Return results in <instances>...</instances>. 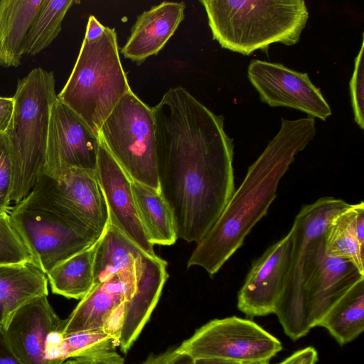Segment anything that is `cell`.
<instances>
[{
    "label": "cell",
    "instance_id": "31",
    "mask_svg": "<svg viewBox=\"0 0 364 364\" xmlns=\"http://www.w3.org/2000/svg\"><path fill=\"white\" fill-rule=\"evenodd\" d=\"M363 47L364 41H363L360 50L355 59L354 70L350 80V94L354 119L361 129H364Z\"/></svg>",
    "mask_w": 364,
    "mask_h": 364
},
{
    "label": "cell",
    "instance_id": "2",
    "mask_svg": "<svg viewBox=\"0 0 364 364\" xmlns=\"http://www.w3.org/2000/svg\"><path fill=\"white\" fill-rule=\"evenodd\" d=\"M316 136L314 117L282 118L281 127L250 165L221 215L197 243L188 267L203 268L210 277L241 247L255 225L267 213L277 197L279 181Z\"/></svg>",
    "mask_w": 364,
    "mask_h": 364
},
{
    "label": "cell",
    "instance_id": "8",
    "mask_svg": "<svg viewBox=\"0 0 364 364\" xmlns=\"http://www.w3.org/2000/svg\"><path fill=\"white\" fill-rule=\"evenodd\" d=\"M9 214L38 269L46 274L61 262L92 247L102 236L67 220L29 195L15 204Z\"/></svg>",
    "mask_w": 364,
    "mask_h": 364
},
{
    "label": "cell",
    "instance_id": "10",
    "mask_svg": "<svg viewBox=\"0 0 364 364\" xmlns=\"http://www.w3.org/2000/svg\"><path fill=\"white\" fill-rule=\"evenodd\" d=\"M28 195L100 235L108 226V208L97 171L71 168L58 178L43 175Z\"/></svg>",
    "mask_w": 364,
    "mask_h": 364
},
{
    "label": "cell",
    "instance_id": "22",
    "mask_svg": "<svg viewBox=\"0 0 364 364\" xmlns=\"http://www.w3.org/2000/svg\"><path fill=\"white\" fill-rule=\"evenodd\" d=\"M43 0L0 1V65L18 67L25 41Z\"/></svg>",
    "mask_w": 364,
    "mask_h": 364
},
{
    "label": "cell",
    "instance_id": "12",
    "mask_svg": "<svg viewBox=\"0 0 364 364\" xmlns=\"http://www.w3.org/2000/svg\"><path fill=\"white\" fill-rule=\"evenodd\" d=\"M100 137L58 99L48 129L43 175L58 178L71 168L97 171Z\"/></svg>",
    "mask_w": 364,
    "mask_h": 364
},
{
    "label": "cell",
    "instance_id": "14",
    "mask_svg": "<svg viewBox=\"0 0 364 364\" xmlns=\"http://www.w3.org/2000/svg\"><path fill=\"white\" fill-rule=\"evenodd\" d=\"M289 232L255 259L237 294V306L250 317L274 314L285 285L291 255Z\"/></svg>",
    "mask_w": 364,
    "mask_h": 364
},
{
    "label": "cell",
    "instance_id": "20",
    "mask_svg": "<svg viewBox=\"0 0 364 364\" xmlns=\"http://www.w3.org/2000/svg\"><path fill=\"white\" fill-rule=\"evenodd\" d=\"M326 255L350 261L364 274V203L348 204L331 218L323 233Z\"/></svg>",
    "mask_w": 364,
    "mask_h": 364
},
{
    "label": "cell",
    "instance_id": "29",
    "mask_svg": "<svg viewBox=\"0 0 364 364\" xmlns=\"http://www.w3.org/2000/svg\"><path fill=\"white\" fill-rule=\"evenodd\" d=\"M32 264L36 261L9 213L0 214V265Z\"/></svg>",
    "mask_w": 364,
    "mask_h": 364
},
{
    "label": "cell",
    "instance_id": "3",
    "mask_svg": "<svg viewBox=\"0 0 364 364\" xmlns=\"http://www.w3.org/2000/svg\"><path fill=\"white\" fill-rule=\"evenodd\" d=\"M213 38L221 47L248 55L273 43L296 44L309 13L303 0H202Z\"/></svg>",
    "mask_w": 364,
    "mask_h": 364
},
{
    "label": "cell",
    "instance_id": "24",
    "mask_svg": "<svg viewBox=\"0 0 364 364\" xmlns=\"http://www.w3.org/2000/svg\"><path fill=\"white\" fill-rule=\"evenodd\" d=\"M139 218L151 244L171 245L178 239L171 210L160 191L132 181Z\"/></svg>",
    "mask_w": 364,
    "mask_h": 364
},
{
    "label": "cell",
    "instance_id": "16",
    "mask_svg": "<svg viewBox=\"0 0 364 364\" xmlns=\"http://www.w3.org/2000/svg\"><path fill=\"white\" fill-rule=\"evenodd\" d=\"M97 173L109 212V224L116 228L146 253L156 256L141 223L131 183L100 140Z\"/></svg>",
    "mask_w": 364,
    "mask_h": 364
},
{
    "label": "cell",
    "instance_id": "27",
    "mask_svg": "<svg viewBox=\"0 0 364 364\" xmlns=\"http://www.w3.org/2000/svg\"><path fill=\"white\" fill-rule=\"evenodd\" d=\"M117 346V338L105 330L80 331L68 335L53 331L46 338L45 358L48 362L62 364L69 358Z\"/></svg>",
    "mask_w": 364,
    "mask_h": 364
},
{
    "label": "cell",
    "instance_id": "13",
    "mask_svg": "<svg viewBox=\"0 0 364 364\" xmlns=\"http://www.w3.org/2000/svg\"><path fill=\"white\" fill-rule=\"evenodd\" d=\"M247 74L261 101L270 107L293 108L323 121L331 115L329 105L306 73L280 63L252 60Z\"/></svg>",
    "mask_w": 364,
    "mask_h": 364
},
{
    "label": "cell",
    "instance_id": "21",
    "mask_svg": "<svg viewBox=\"0 0 364 364\" xmlns=\"http://www.w3.org/2000/svg\"><path fill=\"white\" fill-rule=\"evenodd\" d=\"M46 274L32 264L0 265V326L31 300L48 296Z\"/></svg>",
    "mask_w": 364,
    "mask_h": 364
},
{
    "label": "cell",
    "instance_id": "19",
    "mask_svg": "<svg viewBox=\"0 0 364 364\" xmlns=\"http://www.w3.org/2000/svg\"><path fill=\"white\" fill-rule=\"evenodd\" d=\"M184 2L164 1L137 16L121 49L125 58L141 65L163 49L184 19Z\"/></svg>",
    "mask_w": 364,
    "mask_h": 364
},
{
    "label": "cell",
    "instance_id": "15",
    "mask_svg": "<svg viewBox=\"0 0 364 364\" xmlns=\"http://www.w3.org/2000/svg\"><path fill=\"white\" fill-rule=\"evenodd\" d=\"M151 257L154 256L147 255L135 271L112 274L95 283L65 319L62 334L99 330L109 332L123 304L133 296L138 278Z\"/></svg>",
    "mask_w": 364,
    "mask_h": 364
},
{
    "label": "cell",
    "instance_id": "6",
    "mask_svg": "<svg viewBox=\"0 0 364 364\" xmlns=\"http://www.w3.org/2000/svg\"><path fill=\"white\" fill-rule=\"evenodd\" d=\"M99 137L131 181L160 191L153 109L132 90L105 119Z\"/></svg>",
    "mask_w": 364,
    "mask_h": 364
},
{
    "label": "cell",
    "instance_id": "23",
    "mask_svg": "<svg viewBox=\"0 0 364 364\" xmlns=\"http://www.w3.org/2000/svg\"><path fill=\"white\" fill-rule=\"evenodd\" d=\"M146 255L149 254L108 224L96 245L94 284L112 274L136 270Z\"/></svg>",
    "mask_w": 364,
    "mask_h": 364
},
{
    "label": "cell",
    "instance_id": "30",
    "mask_svg": "<svg viewBox=\"0 0 364 364\" xmlns=\"http://www.w3.org/2000/svg\"><path fill=\"white\" fill-rule=\"evenodd\" d=\"M13 183V164L8 136L0 134V214L9 213Z\"/></svg>",
    "mask_w": 364,
    "mask_h": 364
},
{
    "label": "cell",
    "instance_id": "33",
    "mask_svg": "<svg viewBox=\"0 0 364 364\" xmlns=\"http://www.w3.org/2000/svg\"><path fill=\"white\" fill-rule=\"evenodd\" d=\"M193 360L181 353L178 348L170 349L159 355H151L142 364H193Z\"/></svg>",
    "mask_w": 364,
    "mask_h": 364
},
{
    "label": "cell",
    "instance_id": "11",
    "mask_svg": "<svg viewBox=\"0 0 364 364\" xmlns=\"http://www.w3.org/2000/svg\"><path fill=\"white\" fill-rule=\"evenodd\" d=\"M303 291L310 326L314 328L328 311L364 274L350 261L331 257L324 249L323 235L309 245L304 261Z\"/></svg>",
    "mask_w": 364,
    "mask_h": 364
},
{
    "label": "cell",
    "instance_id": "25",
    "mask_svg": "<svg viewBox=\"0 0 364 364\" xmlns=\"http://www.w3.org/2000/svg\"><path fill=\"white\" fill-rule=\"evenodd\" d=\"M97 242L61 262L46 274L53 294L82 299L89 292L95 281Z\"/></svg>",
    "mask_w": 364,
    "mask_h": 364
},
{
    "label": "cell",
    "instance_id": "34",
    "mask_svg": "<svg viewBox=\"0 0 364 364\" xmlns=\"http://www.w3.org/2000/svg\"><path fill=\"white\" fill-rule=\"evenodd\" d=\"M318 359L317 350L309 346L294 352L277 364H316Z\"/></svg>",
    "mask_w": 364,
    "mask_h": 364
},
{
    "label": "cell",
    "instance_id": "18",
    "mask_svg": "<svg viewBox=\"0 0 364 364\" xmlns=\"http://www.w3.org/2000/svg\"><path fill=\"white\" fill-rule=\"evenodd\" d=\"M166 268L165 260L157 255L151 257L138 278L133 296L123 304L116 322V334L124 353L138 338L156 306L168 277Z\"/></svg>",
    "mask_w": 364,
    "mask_h": 364
},
{
    "label": "cell",
    "instance_id": "32",
    "mask_svg": "<svg viewBox=\"0 0 364 364\" xmlns=\"http://www.w3.org/2000/svg\"><path fill=\"white\" fill-rule=\"evenodd\" d=\"M62 364H124V362L116 351V347H110L69 358Z\"/></svg>",
    "mask_w": 364,
    "mask_h": 364
},
{
    "label": "cell",
    "instance_id": "7",
    "mask_svg": "<svg viewBox=\"0 0 364 364\" xmlns=\"http://www.w3.org/2000/svg\"><path fill=\"white\" fill-rule=\"evenodd\" d=\"M349 203L331 196L304 205L290 230L292 249L289 272L274 314L285 334L296 341L311 329L303 291L304 256L310 242L323 235L333 216Z\"/></svg>",
    "mask_w": 364,
    "mask_h": 364
},
{
    "label": "cell",
    "instance_id": "4",
    "mask_svg": "<svg viewBox=\"0 0 364 364\" xmlns=\"http://www.w3.org/2000/svg\"><path fill=\"white\" fill-rule=\"evenodd\" d=\"M52 71L31 70L17 82L8 136L13 164L11 200L15 204L31 193L43 175L50 118L57 100Z\"/></svg>",
    "mask_w": 364,
    "mask_h": 364
},
{
    "label": "cell",
    "instance_id": "5",
    "mask_svg": "<svg viewBox=\"0 0 364 364\" xmlns=\"http://www.w3.org/2000/svg\"><path fill=\"white\" fill-rule=\"evenodd\" d=\"M129 90L116 31L106 26L98 38L83 40L73 71L57 98L99 136L102 124Z\"/></svg>",
    "mask_w": 364,
    "mask_h": 364
},
{
    "label": "cell",
    "instance_id": "38",
    "mask_svg": "<svg viewBox=\"0 0 364 364\" xmlns=\"http://www.w3.org/2000/svg\"><path fill=\"white\" fill-rule=\"evenodd\" d=\"M193 364H240L233 362H229L226 360H218V359H199L193 360Z\"/></svg>",
    "mask_w": 364,
    "mask_h": 364
},
{
    "label": "cell",
    "instance_id": "26",
    "mask_svg": "<svg viewBox=\"0 0 364 364\" xmlns=\"http://www.w3.org/2000/svg\"><path fill=\"white\" fill-rule=\"evenodd\" d=\"M317 326L325 328L340 346L356 339L364 330V280L338 300Z\"/></svg>",
    "mask_w": 364,
    "mask_h": 364
},
{
    "label": "cell",
    "instance_id": "35",
    "mask_svg": "<svg viewBox=\"0 0 364 364\" xmlns=\"http://www.w3.org/2000/svg\"><path fill=\"white\" fill-rule=\"evenodd\" d=\"M14 111L13 97H0V134H6L11 127Z\"/></svg>",
    "mask_w": 364,
    "mask_h": 364
},
{
    "label": "cell",
    "instance_id": "37",
    "mask_svg": "<svg viewBox=\"0 0 364 364\" xmlns=\"http://www.w3.org/2000/svg\"><path fill=\"white\" fill-rule=\"evenodd\" d=\"M103 26L95 16L90 15L86 28L85 40L93 41L100 37L105 30Z\"/></svg>",
    "mask_w": 364,
    "mask_h": 364
},
{
    "label": "cell",
    "instance_id": "9",
    "mask_svg": "<svg viewBox=\"0 0 364 364\" xmlns=\"http://www.w3.org/2000/svg\"><path fill=\"white\" fill-rule=\"evenodd\" d=\"M177 348L193 360L218 359L248 364L269 362L282 350V345L253 321L232 316L208 321Z\"/></svg>",
    "mask_w": 364,
    "mask_h": 364
},
{
    "label": "cell",
    "instance_id": "36",
    "mask_svg": "<svg viewBox=\"0 0 364 364\" xmlns=\"http://www.w3.org/2000/svg\"><path fill=\"white\" fill-rule=\"evenodd\" d=\"M0 364H22L11 349L4 331L0 326Z\"/></svg>",
    "mask_w": 364,
    "mask_h": 364
},
{
    "label": "cell",
    "instance_id": "39",
    "mask_svg": "<svg viewBox=\"0 0 364 364\" xmlns=\"http://www.w3.org/2000/svg\"><path fill=\"white\" fill-rule=\"evenodd\" d=\"M248 364H269V362H259V363H252Z\"/></svg>",
    "mask_w": 364,
    "mask_h": 364
},
{
    "label": "cell",
    "instance_id": "28",
    "mask_svg": "<svg viewBox=\"0 0 364 364\" xmlns=\"http://www.w3.org/2000/svg\"><path fill=\"white\" fill-rule=\"evenodd\" d=\"M75 2L73 0H43L28 32L24 54L35 55L53 41L61 31L65 14Z\"/></svg>",
    "mask_w": 364,
    "mask_h": 364
},
{
    "label": "cell",
    "instance_id": "17",
    "mask_svg": "<svg viewBox=\"0 0 364 364\" xmlns=\"http://www.w3.org/2000/svg\"><path fill=\"white\" fill-rule=\"evenodd\" d=\"M65 323L47 296H42L18 309L4 331L11 349L22 364H54L45 358L46 338L53 331L62 332Z\"/></svg>",
    "mask_w": 364,
    "mask_h": 364
},
{
    "label": "cell",
    "instance_id": "1",
    "mask_svg": "<svg viewBox=\"0 0 364 364\" xmlns=\"http://www.w3.org/2000/svg\"><path fill=\"white\" fill-rule=\"evenodd\" d=\"M152 109L160 192L177 237L198 243L235 190L233 139L223 115L182 87L169 89Z\"/></svg>",
    "mask_w": 364,
    "mask_h": 364
}]
</instances>
